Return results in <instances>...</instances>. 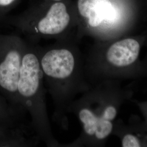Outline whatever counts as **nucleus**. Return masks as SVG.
Segmentation results:
<instances>
[{"label": "nucleus", "instance_id": "obj_10", "mask_svg": "<svg viewBox=\"0 0 147 147\" xmlns=\"http://www.w3.org/2000/svg\"><path fill=\"white\" fill-rule=\"evenodd\" d=\"M134 104H135L138 108L139 110L142 113L143 117V119L147 124V100L146 101H139L131 99L130 100Z\"/></svg>", "mask_w": 147, "mask_h": 147}, {"label": "nucleus", "instance_id": "obj_1", "mask_svg": "<svg viewBox=\"0 0 147 147\" xmlns=\"http://www.w3.org/2000/svg\"><path fill=\"white\" fill-rule=\"evenodd\" d=\"M120 81L108 80L92 85L69 106L68 113L76 116L81 131L73 142L59 147H104L112 136L121 106L134 95L130 88Z\"/></svg>", "mask_w": 147, "mask_h": 147}, {"label": "nucleus", "instance_id": "obj_8", "mask_svg": "<svg viewBox=\"0 0 147 147\" xmlns=\"http://www.w3.org/2000/svg\"><path fill=\"white\" fill-rule=\"evenodd\" d=\"M87 19L89 30H99L105 25L107 28H113L118 20L115 8L110 0H95L94 4Z\"/></svg>", "mask_w": 147, "mask_h": 147}, {"label": "nucleus", "instance_id": "obj_3", "mask_svg": "<svg viewBox=\"0 0 147 147\" xmlns=\"http://www.w3.org/2000/svg\"><path fill=\"white\" fill-rule=\"evenodd\" d=\"M140 39L125 38L93 49L84 58L86 78L91 86L108 80L143 78Z\"/></svg>", "mask_w": 147, "mask_h": 147}, {"label": "nucleus", "instance_id": "obj_7", "mask_svg": "<svg viewBox=\"0 0 147 147\" xmlns=\"http://www.w3.org/2000/svg\"><path fill=\"white\" fill-rule=\"evenodd\" d=\"M121 147H147V124L140 116L131 115L126 123L117 119L112 132Z\"/></svg>", "mask_w": 147, "mask_h": 147}, {"label": "nucleus", "instance_id": "obj_13", "mask_svg": "<svg viewBox=\"0 0 147 147\" xmlns=\"http://www.w3.org/2000/svg\"><path fill=\"white\" fill-rule=\"evenodd\" d=\"M53 2H57V1H62L63 0H52Z\"/></svg>", "mask_w": 147, "mask_h": 147}, {"label": "nucleus", "instance_id": "obj_4", "mask_svg": "<svg viewBox=\"0 0 147 147\" xmlns=\"http://www.w3.org/2000/svg\"><path fill=\"white\" fill-rule=\"evenodd\" d=\"M44 78L39 61V47L26 43L18 87L19 103L31 119L32 128L39 141L47 147L60 143L53 134L48 116Z\"/></svg>", "mask_w": 147, "mask_h": 147}, {"label": "nucleus", "instance_id": "obj_5", "mask_svg": "<svg viewBox=\"0 0 147 147\" xmlns=\"http://www.w3.org/2000/svg\"><path fill=\"white\" fill-rule=\"evenodd\" d=\"M71 26V18L63 1L54 2L42 17L22 21L20 24L22 30L32 37L55 38L58 40L69 37Z\"/></svg>", "mask_w": 147, "mask_h": 147}, {"label": "nucleus", "instance_id": "obj_12", "mask_svg": "<svg viewBox=\"0 0 147 147\" xmlns=\"http://www.w3.org/2000/svg\"><path fill=\"white\" fill-rule=\"evenodd\" d=\"M142 66L143 78L147 77V56L142 60Z\"/></svg>", "mask_w": 147, "mask_h": 147}, {"label": "nucleus", "instance_id": "obj_11", "mask_svg": "<svg viewBox=\"0 0 147 147\" xmlns=\"http://www.w3.org/2000/svg\"><path fill=\"white\" fill-rule=\"evenodd\" d=\"M18 0H0V14L10 9Z\"/></svg>", "mask_w": 147, "mask_h": 147}, {"label": "nucleus", "instance_id": "obj_9", "mask_svg": "<svg viewBox=\"0 0 147 147\" xmlns=\"http://www.w3.org/2000/svg\"><path fill=\"white\" fill-rule=\"evenodd\" d=\"M95 0H78V8L81 16L84 18H87L92 10Z\"/></svg>", "mask_w": 147, "mask_h": 147}, {"label": "nucleus", "instance_id": "obj_2", "mask_svg": "<svg viewBox=\"0 0 147 147\" xmlns=\"http://www.w3.org/2000/svg\"><path fill=\"white\" fill-rule=\"evenodd\" d=\"M54 45L39 48V61L44 81L55 106L54 118L67 129L69 106L92 86L86 78L84 58L69 37Z\"/></svg>", "mask_w": 147, "mask_h": 147}, {"label": "nucleus", "instance_id": "obj_6", "mask_svg": "<svg viewBox=\"0 0 147 147\" xmlns=\"http://www.w3.org/2000/svg\"><path fill=\"white\" fill-rule=\"evenodd\" d=\"M26 43L18 37L9 39L8 47H5L4 56L0 61V87L11 95L20 107L18 87Z\"/></svg>", "mask_w": 147, "mask_h": 147}]
</instances>
